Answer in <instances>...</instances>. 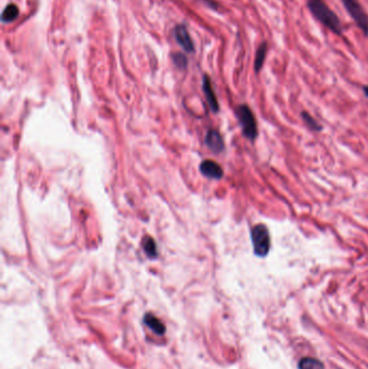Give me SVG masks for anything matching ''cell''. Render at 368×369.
<instances>
[{"label": "cell", "mask_w": 368, "mask_h": 369, "mask_svg": "<svg viewBox=\"0 0 368 369\" xmlns=\"http://www.w3.org/2000/svg\"><path fill=\"white\" fill-rule=\"evenodd\" d=\"M200 171H201L204 176L212 179H220L224 175L223 168L220 167L218 163L212 160L203 161L201 165H200Z\"/></svg>", "instance_id": "52a82bcc"}, {"label": "cell", "mask_w": 368, "mask_h": 369, "mask_svg": "<svg viewBox=\"0 0 368 369\" xmlns=\"http://www.w3.org/2000/svg\"><path fill=\"white\" fill-rule=\"evenodd\" d=\"M237 117L243 134L249 141H254L258 135V129L253 111L249 109L247 105H240L237 108Z\"/></svg>", "instance_id": "3957f363"}, {"label": "cell", "mask_w": 368, "mask_h": 369, "mask_svg": "<svg viewBox=\"0 0 368 369\" xmlns=\"http://www.w3.org/2000/svg\"><path fill=\"white\" fill-rule=\"evenodd\" d=\"M340 2L356 26L363 31L366 37H368V14L361 5L360 0H340Z\"/></svg>", "instance_id": "277c9868"}, {"label": "cell", "mask_w": 368, "mask_h": 369, "mask_svg": "<svg viewBox=\"0 0 368 369\" xmlns=\"http://www.w3.org/2000/svg\"><path fill=\"white\" fill-rule=\"evenodd\" d=\"M301 117H302L304 123H306V125L310 130H312V131H321L322 130V126L317 122V120H315L309 112L303 111L301 113Z\"/></svg>", "instance_id": "4fadbf2b"}, {"label": "cell", "mask_w": 368, "mask_h": 369, "mask_svg": "<svg viewBox=\"0 0 368 369\" xmlns=\"http://www.w3.org/2000/svg\"><path fill=\"white\" fill-rule=\"evenodd\" d=\"M142 247H143V250L145 251V254H146L147 257L153 259V258H156L158 256L157 244H156L154 240L151 237L146 236V237L143 238Z\"/></svg>", "instance_id": "30bf717a"}, {"label": "cell", "mask_w": 368, "mask_h": 369, "mask_svg": "<svg viewBox=\"0 0 368 369\" xmlns=\"http://www.w3.org/2000/svg\"><path fill=\"white\" fill-rule=\"evenodd\" d=\"M18 14H20L18 8L14 4H10L5 8L3 12V22L4 23L13 22V21L18 16Z\"/></svg>", "instance_id": "7c38bea8"}, {"label": "cell", "mask_w": 368, "mask_h": 369, "mask_svg": "<svg viewBox=\"0 0 368 369\" xmlns=\"http://www.w3.org/2000/svg\"><path fill=\"white\" fill-rule=\"evenodd\" d=\"M299 369H324V365L318 358L313 357H303L299 361Z\"/></svg>", "instance_id": "8fae6325"}, {"label": "cell", "mask_w": 368, "mask_h": 369, "mask_svg": "<svg viewBox=\"0 0 368 369\" xmlns=\"http://www.w3.org/2000/svg\"><path fill=\"white\" fill-rule=\"evenodd\" d=\"M173 62L178 68H186L187 66V59L182 53L173 54Z\"/></svg>", "instance_id": "9a60e30c"}, {"label": "cell", "mask_w": 368, "mask_h": 369, "mask_svg": "<svg viewBox=\"0 0 368 369\" xmlns=\"http://www.w3.org/2000/svg\"><path fill=\"white\" fill-rule=\"evenodd\" d=\"M146 323H148L150 327L158 334H162L164 332V326L162 325V323L159 320L154 318V316H151V315L146 316Z\"/></svg>", "instance_id": "5bb4252c"}, {"label": "cell", "mask_w": 368, "mask_h": 369, "mask_svg": "<svg viewBox=\"0 0 368 369\" xmlns=\"http://www.w3.org/2000/svg\"><path fill=\"white\" fill-rule=\"evenodd\" d=\"M250 239L255 255L258 257L267 256L271 247L270 234L267 226L262 224L254 226L250 231Z\"/></svg>", "instance_id": "7a4b0ae2"}, {"label": "cell", "mask_w": 368, "mask_h": 369, "mask_svg": "<svg viewBox=\"0 0 368 369\" xmlns=\"http://www.w3.org/2000/svg\"><path fill=\"white\" fill-rule=\"evenodd\" d=\"M205 145L208 147L209 150L215 153H220L225 149V143L223 137L216 130H209L206 133Z\"/></svg>", "instance_id": "8992f818"}, {"label": "cell", "mask_w": 368, "mask_h": 369, "mask_svg": "<svg viewBox=\"0 0 368 369\" xmlns=\"http://www.w3.org/2000/svg\"><path fill=\"white\" fill-rule=\"evenodd\" d=\"M363 91H364V94H365V96H366V98H368V86H365V87H363Z\"/></svg>", "instance_id": "2e32d148"}, {"label": "cell", "mask_w": 368, "mask_h": 369, "mask_svg": "<svg viewBox=\"0 0 368 369\" xmlns=\"http://www.w3.org/2000/svg\"><path fill=\"white\" fill-rule=\"evenodd\" d=\"M203 92L205 94V98H206L209 108L212 109L213 112H218V110H219L218 101H217L216 95L214 93L211 79H209V77L207 75H204V77H203Z\"/></svg>", "instance_id": "ba28073f"}, {"label": "cell", "mask_w": 368, "mask_h": 369, "mask_svg": "<svg viewBox=\"0 0 368 369\" xmlns=\"http://www.w3.org/2000/svg\"><path fill=\"white\" fill-rule=\"evenodd\" d=\"M307 8L313 17L334 34L342 36L343 35V25L341 20L336 14L334 10L330 8L325 0H308Z\"/></svg>", "instance_id": "6da1fadb"}, {"label": "cell", "mask_w": 368, "mask_h": 369, "mask_svg": "<svg viewBox=\"0 0 368 369\" xmlns=\"http://www.w3.org/2000/svg\"><path fill=\"white\" fill-rule=\"evenodd\" d=\"M268 53V44L267 42H262V44L258 47L256 54H255V62H254V69L255 72H260V70L264 67L266 56Z\"/></svg>", "instance_id": "9c48e42d"}, {"label": "cell", "mask_w": 368, "mask_h": 369, "mask_svg": "<svg viewBox=\"0 0 368 369\" xmlns=\"http://www.w3.org/2000/svg\"><path fill=\"white\" fill-rule=\"evenodd\" d=\"M174 35H175V39L178 42V45H180L186 52H188V53H193L195 52L193 42L190 36H189L187 28L184 25H177L174 29Z\"/></svg>", "instance_id": "5b68a950"}]
</instances>
